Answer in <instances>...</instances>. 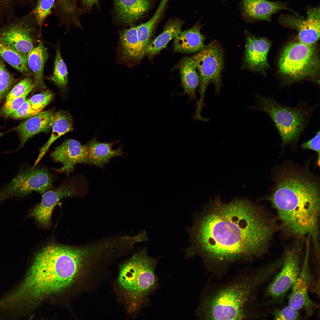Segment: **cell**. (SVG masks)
<instances>
[{"instance_id":"484cf974","label":"cell","mask_w":320,"mask_h":320,"mask_svg":"<svg viewBox=\"0 0 320 320\" xmlns=\"http://www.w3.org/2000/svg\"><path fill=\"white\" fill-rule=\"evenodd\" d=\"M183 22L180 20L172 19L168 22L162 32L149 44L145 55L150 59L165 47L169 41L174 39L181 31Z\"/></svg>"},{"instance_id":"5bb4252c","label":"cell","mask_w":320,"mask_h":320,"mask_svg":"<svg viewBox=\"0 0 320 320\" xmlns=\"http://www.w3.org/2000/svg\"><path fill=\"white\" fill-rule=\"evenodd\" d=\"M245 45L241 69L265 73L269 67L268 54L271 45L268 39L245 31Z\"/></svg>"},{"instance_id":"ba28073f","label":"cell","mask_w":320,"mask_h":320,"mask_svg":"<svg viewBox=\"0 0 320 320\" xmlns=\"http://www.w3.org/2000/svg\"><path fill=\"white\" fill-rule=\"evenodd\" d=\"M200 77L199 90L200 98L197 103L194 116L201 117V114L204 103L207 88L212 83L216 95L220 92L222 87V74L224 67L223 50L219 43L212 41L191 57Z\"/></svg>"},{"instance_id":"cb8c5ba5","label":"cell","mask_w":320,"mask_h":320,"mask_svg":"<svg viewBox=\"0 0 320 320\" xmlns=\"http://www.w3.org/2000/svg\"><path fill=\"white\" fill-rule=\"evenodd\" d=\"M179 69L184 89L183 95H188L189 102L196 100V90L199 86L200 77L191 57L183 58L180 63Z\"/></svg>"},{"instance_id":"9c48e42d","label":"cell","mask_w":320,"mask_h":320,"mask_svg":"<svg viewBox=\"0 0 320 320\" xmlns=\"http://www.w3.org/2000/svg\"><path fill=\"white\" fill-rule=\"evenodd\" d=\"M87 191V182L84 176L77 175L69 178L57 188L43 193L41 201L29 211L28 217L33 218L40 226L48 228L54 208L60 199L84 197Z\"/></svg>"},{"instance_id":"ac0fdd59","label":"cell","mask_w":320,"mask_h":320,"mask_svg":"<svg viewBox=\"0 0 320 320\" xmlns=\"http://www.w3.org/2000/svg\"><path fill=\"white\" fill-rule=\"evenodd\" d=\"M151 4L150 0H114V15L119 22L132 25L148 10Z\"/></svg>"},{"instance_id":"e575fe53","label":"cell","mask_w":320,"mask_h":320,"mask_svg":"<svg viewBox=\"0 0 320 320\" xmlns=\"http://www.w3.org/2000/svg\"><path fill=\"white\" fill-rule=\"evenodd\" d=\"M34 79L28 76L16 84L7 94L6 102L12 100L23 94L33 85Z\"/></svg>"},{"instance_id":"4dcf8cb0","label":"cell","mask_w":320,"mask_h":320,"mask_svg":"<svg viewBox=\"0 0 320 320\" xmlns=\"http://www.w3.org/2000/svg\"><path fill=\"white\" fill-rule=\"evenodd\" d=\"M55 0H37L34 8L32 10L41 28L51 14Z\"/></svg>"},{"instance_id":"d590c367","label":"cell","mask_w":320,"mask_h":320,"mask_svg":"<svg viewBox=\"0 0 320 320\" xmlns=\"http://www.w3.org/2000/svg\"><path fill=\"white\" fill-rule=\"evenodd\" d=\"M272 313L275 320H296L300 319L301 318L299 310L289 305L281 309L275 308Z\"/></svg>"},{"instance_id":"8d00e7d4","label":"cell","mask_w":320,"mask_h":320,"mask_svg":"<svg viewBox=\"0 0 320 320\" xmlns=\"http://www.w3.org/2000/svg\"><path fill=\"white\" fill-rule=\"evenodd\" d=\"M37 114L31 108L29 99H26L21 106L10 116L13 119L30 118Z\"/></svg>"},{"instance_id":"f1b7e54d","label":"cell","mask_w":320,"mask_h":320,"mask_svg":"<svg viewBox=\"0 0 320 320\" xmlns=\"http://www.w3.org/2000/svg\"><path fill=\"white\" fill-rule=\"evenodd\" d=\"M37 0H0V20L5 22L16 16L18 9L28 7L32 9Z\"/></svg>"},{"instance_id":"4fadbf2b","label":"cell","mask_w":320,"mask_h":320,"mask_svg":"<svg viewBox=\"0 0 320 320\" xmlns=\"http://www.w3.org/2000/svg\"><path fill=\"white\" fill-rule=\"evenodd\" d=\"M299 273L291 288L288 305L298 310H303L305 318L312 316L318 306L310 298L308 290L312 284L313 277L309 263V243Z\"/></svg>"},{"instance_id":"d6986e66","label":"cell","mask_w":320,"mask_h":320,"mask_svg":"<svg viewBox=\"0 0 320 320\" xmlns=\"http://www.w3.org/2000/svg\"><path fill=\"white\" fill-rule=\"evenodd\" d=\"M201 27V25L197 24L188 30L181 31L174 39V51L191 53H196L203 48L206 37L200 32Z\"/></svg>"},{"instance_id":"4316f807","label":"cell","mask_w":320,"mask_h":320,"mask_svg":"<svg viewBox=\"0 0 320 320\" xmlns=\"http://www.w3.org/2000/svg\"><path fill=\"white\" fill-rule=\"evenodd\" d=\"M27 55L28 64L33 74L35 87L45 88L43 71L44 64L49 57L47 49L41 42H39Z\"/></svg>"},{"instance_id":"6da1fadb","label":"cell","mask_w":320,"mask_h":320,"mask_svg":"<svg viewBox=\"0 0 320 320\" xmlns=\"http://www.w3.org/2000/svg\"><path fill=\"white\" fill-rule=\"evenodd\" d=\"M193 219L186 228L191 243L186 257L198 255L217 264L263 256L276 230L264 210L245 199L225 203L216 197Z\"/></svg>"},{"instance_id":"7402d4cb","label":"cell","mask_w":320,"mask_h":320,"mask_svg":"<svg viewBox=\"0 0 320 320\" xmlns=\"http://www.w3.org/2000/svg\"><path fill=\"white\" fill-rule=\"evenodd\" d=\"M53 9L60 24L82 28L80 17L86 12L78 5L77 0H55Z\"/></svg>"},{"instance_id":"7c38bea8","label":"cell","mask_w":320,"mask_h":320,"mask_svg":"<svg viewBox=\"0 0 320 320\" xmlns=\"http://www.w3.org/2000/svg\"><path fill=\"white\" fill-rule=\"evenodd\" d=\"M41 28L31 11L7 21L0 29V42L28 54L35 47Z\"/></svg>"},{"instance_id":"7a4b0ae2","label":"cell","mask_w":320,"mask_h":320,"mask_svg":"<svg viewBox=\"0 0 320 320\" xmlns=\"http://www.w3.org/2000/svg\"><path fill=\"white\" fill-rule=\"evenodd\" d=\"M103 260L94 241L79 246L48 243L35 254L23 278L4 292L5 301L15 313L29 314L44 298L64 290L79 276L95 280Z\"/></svg>"},{"instance_id":"836d02e7","label":"cell","mask_w":320,"mask_h":320,"mask_svg":"<svg viewBox=\"0 0 320 320\" xmlns=\"http://www.w3.org/2000/svg\"><path fill=\"white\" fill-rule=\"evenodd\" d=\"M52 96V93L48 90L33 95L29 99L31 108L38 113L50 102Z\"/></svg>"},{"instance_id":"603a6c76","label":"cell","mask_w":320,"mask_h":320,"mask_svg":"<svg viewBox=\"0 0 320 320\" xmlns=\"http://www.w3.org/2000/svg\"><path fill=\"white\" fill-rule=\"evenodd\" d=\"M52 132L47 143L39 149L38 157L33 166H36L47 152L51 144L58 138L73 129L71 116L66 112L59 111L54 113L52 125Z\"/></svg>"},{"instance_id":"ab89813d","label":"cell","mask_w":320,"mask_h":320,"mask_svg":"<svg viewBox=\"0 0 320 320\" xmlns=\"http://www.w3.org/2000/svg\"><path fill=\"white\" fill-rule=\"evenodd\" d=\"M110 273H109V274H108L109 275H108V277H107V278H108V277H109V275H110ZM107 278H106V279H107ZM105 280H106V279H105ZM102 284H103V283H102ZM101 285H100V286H99V287H97V288L99 287H100V286H101Z\"/></svg>"},{"instance_id":"ffe728a7","label":"cell","mask_w":320,"mask_h":320,"mask_svg":"<svg viewBox=\"0 0 320 320\" xmlns=\"http://www.w3.org/2000/svg\"><path fill=\"white\" fill-rule=\"evenodd\" d=\"M118 142L103 143L97 141L95 137L86 144L87 151V164L100 167L109 162L113 157L122 156L125 153L122 151V147L116 150L112 148L113 144Z\"/></svg>"},{"instance_id":"44dd1931","label":"cell","mask_w":320,"mask_h":320,"mask_svg":"<svg viewBox=\"0 0 320 320\" xmlns=\"http://www.w3.org/2000/svg\"><path fill=\"white\" fill-rule=\"evenodd\" d=\"M245 14L255 20H270L273 14L283 9L291 10L284 3L267 0H244Z\"/></svg>"},{"instance_id":"5b68a950","label":"cell","mask_w":320,"mask_h":320,"mask_svg":"<svg viewBox=\"0 0 320 320\" xmlns=\"http://www.w3.org/2000/svg\"><path fill=\"white\" fill-rule=\"evenodd\" d=\"M157 261L148 255L144 247L119 264L114 290L117 302L128 318L137 317L156 288L155 269Z\"/></svg>"},{"instance_id":"30bf717a","label":"cell","mask_w":320,"mask_h":320,"mask_svg":"<svg viewBox=\"0 0 320 320\" xmlns=\"http://www.w3.org/2000/svg\"><path fill=\"white\" fill-rule=\"evenodd\" d=\"M54 180L46 168L21 167L12 180L0 187V203L12 197H24L33 191L43 194L53 188Z\"/></svg>"},{"instance_id":"74e56055","label":"cell","mask_w":320,"mask_h":320,"mask_svg":"<svg viewBox=\"0 0 320 320\" xmlns=\"http://www.w3.org/2000/svg\"><path fill=\"white\" fill-rule=\"evenodd\" d=\"M320 133L319 130L314 137L301 145L303 149L311 150L317 153L318 156L316 164L318 166H319L320 164Z\"/></svg>"},{"instance_id":"2e32d148","label":"cell","mask_w":320,"mask_h":320,"mask_svg":"<svg viewBox=\"0 0 320 320\" xmlns=\"http://www.w3.org/2000/svg\"><path fill=\"white\" fill-rule=\"evenodd\" d=\"M49 156L53 161L62 165V167L53 169L68 176L77 164H87V147L86 144L82 145L77 140L67 139L55 147Z\"/></svg>"},{"instance_id":"d4e9b609","label":"cell","mask_w":320,"mask_h":320,"mask_svg":"<svg viewBox=\"0 0 320 320\" xmlns=\"http://www.w3.org/2000/svg\"><path fill=\"white\" fill-rule=\"evenodd\" d=\"M119 51L124 62L132 63L139 60V45L136 26L121 31L119 33Z\"/></svg>"},{"instance_id":"d6a6232c","label":"cell","mask_w":320,"mask_h":320,"mask_svg":"<svg viewBox=\"0 0 320 320\" xmlns=\"http://www.w3.org/2000/svg\"><path fill=\"white\" fill-rule=\"evenodd\" d=\"M33 84L31 87L22 95L12 100L6 101L0 111V114L4 117L10 116L24 103L28 95L35 87Z\"/></svg>"},{"instance_id":"8992f818","label":"cell","mask_w":320,"mask_h":320,"mask_svg":"<svg viewBox=\"0 0 320 320\" xmlns=\"http://www.w3.org/2000/svg\"><path fill=\"white\" fill-rule=\"evenodd\" d=\"M255 97L256 106L248 107L268 115L278 131L283 146L297 142L318 105L308 106L300 100L295 106L291 107L281 104L270 96L257 94Z\"/></svg>"},{"instance_id":"83f0119b","label":"cell","mask_w":320,"mask_h":320,"mask_svg":"<svg viewBox=\"0 0 320 320\" xmlns=\"http://www.w3.org/2000/svg\"><path fill=\"white\" fill-rule=\"evenodd\" d=\"M27 54L0 42V56L18 71L23 74L29 76L32 72L28 65Z\"/></svg>"},{"instance_id":"52a82bcc","label":"cell","mask_w":320,"mask_h":320,"mask_svg":"<svg viewBox=\"0 0 320 320\" xmlns=\"http://www.w3.org/2000/svg\"><path fill=\"white\" fill-rule=\"evenodd\" d=\"M315 45L299 41L289 43L283 48L278 66L285 84L308 80L319 85L320 60Z\"/></svg>"},{"instance_id":"f546056e","label":"cell","mask_w":320,"mask_h":320,"mask_svg":"<svg viewBox=\"0 0 320 320\" xmlns=\"http://www.w3.org/2000/svg\"><path fill=\"white\" fill-rule=\"evenodd\" d=\"M68 72L66 65L61 56L59 47L56 49L54 70L50 79L58 86L64 87L68 81Z\"/></svg>"},{"instance_id":"3957f363","label":"cell","mask_w":320,"mask_h":320,"mask_svg":"<svg viewBox=\"0 0 320 320\" xmlns=\"http://www.w3.org/2000/svg\"><path fill=\"white\" fill-rule=\"evenodd\" d=\"M270 199L283 227L289 233L304 236L318 225L319 185L308 173L294 169H282Z\"/></svg>"},{"instance_id":"9a60e30c","label":"cell","mask_w":320,"mask_h":320,"mask_svg":"<svg viewBox=\"0 0 320 320\" xmlns=\"http://www.w3.org/2000/svg\"><path fill=\"white\" fill-rule=\"evenodd\" d=\"M320 7L311 8L308 10L305 19L290 15H282L279 22L283 25L297 31L300 42L314 45L320 38Z\"/></svg>"},{"instance_id":"277c9868","label":"cell","mask_w":320,"mask_h":320,"mask_svg":"<svg viewBox=\"0 0 320 320\" xmlns=\"http://www.w3.org/2000/svg\"><path fill=\"white\" fill-rule=\"evenodd\" d=\"M282 267L276 260L234 278L203 301L199 310L211 320H239L260 318L254 313L256 294Z\"/></svg>"},{"instance_id":"8fae6325","label":"cell","mask_w":320,"mask_h":320,"mask_svg":"<svg viewBox=\"0 0 320 320\" xmlns=\"http://www.w3.org/2000/svg\"><path fill=\"white\" fill-rule=\"evenodd\" d=\"M301 249L299 244L287 250L282 257L283 263L265 291V300L261 305L268 306L282 303L298 276L301 268Z\"/></svg>"},{"instance_id":"1f68e13d","label":"cell","mask_w":320,"mask_h":320,"mask_svg":"<svg viewBox=\"0 0 320 320\" xmlns=\"http://www.w3.org/2000/svg\"><path fill=\"white\" fill-rule=\"evenodd\" d=\"M7 69L4 60L0 56V102L15 82Z\"/></svg>"},{"instance_id":"f35d334b","label":"cell","mask_w":320,"mask_h":320,"mask_svg":"<svg viewBox=\"0 0 320 320\" xmlns=\"http://www.w3.org/2000/svg\"><path fill=\"white\" fill-rule=\"evenodd\" d=\"M81 3V6L86 12L95 5H98L99 0H78Z\"/></svg>"},{"instance_id":"e0dca14e","label":"cell","mask_w":320,"mask_h":320,"mask_svg":"<svg viewBox=\"0 0 320 320\" xmlns=\"http://www.w3.org/2000/svg\"><path fill=\"white\" fill-rule=\"evenodd\" d=\"M54 113L48 110L41 111L20 123L11 130L17 132L19 135L20 144L15 152L22 148L29 138L41 132H46L51 128Z\"/></svg>"}]
</instances>
